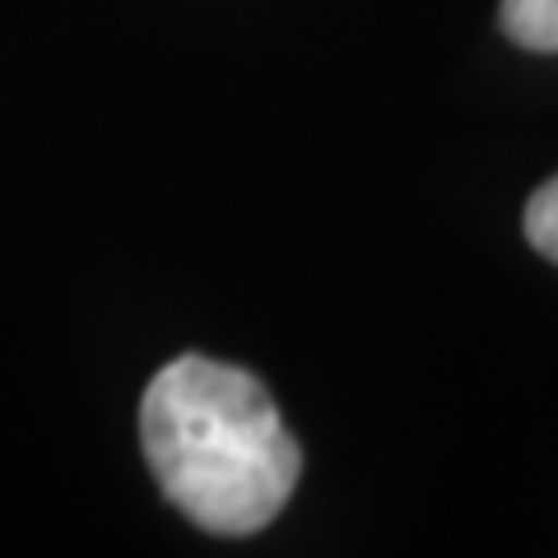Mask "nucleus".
Masks as SVG:
<instances>
[{
  "instance_id": "obj_1",
  "label": "nucleus",
  "mask_w": 558,
  "mask_h": 558,
  "mask_svg": "<svg viewBox=\"0 0 558 558\" xmlns=\"http://www.w3.org/2000/svg\"><path fill=\"white\" fill-rule=\"evenodd\" d=\"M140 447L178 512L215 535H256L284 512L303 451L270 391L233 363L182 354L145 387Z\"/></svg>"
},
{
  "instance_id": "obj_2",
  "label": "nucleus",
  "mask_w": 558,
  "mask_h": 558,
  "mask_svg": "<svg viewBox=\"0 0 558 558\" xmlns=\"http://www.w3.org/2000/svg\"><path fill=\"white\" fill-rule=\"evenodd\" d=\"M498 24L517 47L539 51V57L558 51V0H502Z\"/></svg>"
},
{
  "instance_id": "obj_3",
  "label": "nucleus",
  "mask_w": 558,
  "mask_h": 558,
  "mask_svg": "<svg viewBox=\"0 0 558 558\" xmlns=\"http://www.w3.org/2000/svg\"><path fill=\"white\" fill-rule=\"evenodd\" d=\"M526 238H531V247L539 256L558 266V178H549L531 196V205H526Z\"/></svg>"
}]
</instances>
